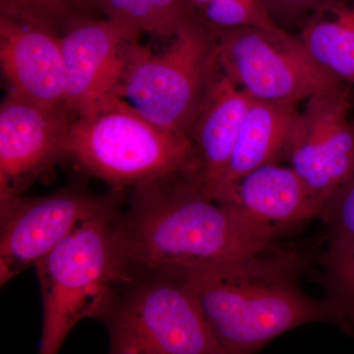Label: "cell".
Segmentation results:
<instances>
[{
  "instance_id": "cell-1",
  "label": "cell",
  "mask_w": 354,
  "mask_h": 354,
  "mask_svg": "<svg viewBox=\"0 0 354 354\" xmlns=\"http://www.w3.org/2000/svg\"><path fill=\"white\" fill-rule=\"evenodd\" d=\"M120 232L132 274L223 264L271 248L277 236L207 196L188 171L132 188Z\"/></svg>"
},
{
  "instance_id": "cell-2",
  "label": "cell",
  "mask_w": 354,
  "mask_h": 354,
  "mask_svg": "<svg viewBox=\"0 0 354 354\" xmlns=\"http://www.w3.org/2000/svg\"><path fill=\"white\" fill-rule=\"evenodd\" d=\"M308 261L299 251L271 247L221 265L164 272L189 288L225 354H257L305 324L337 326L330 302L314 299L300 288Z\"/></svg>"
},
{
  "instance_id": "cell-3",
  "label": "cell",
  "mask_w": 354,
  "mask_h": 354,
  "mask_svg": "<svg viewBox=\"0 0 354 354\" xmlns=\"http://www.w3.org/2000/svg\"><path fill=\"white\" fill-rule=\"evenodd\" d=\"M120 214V205L84 221L35 267L43 300L39 354L59 353L81 320H101L132 278Z\"/></svg>"
},
{
  "instance_id": "cell-4",
  "label": "cell",
  "mask_w": 354,
  "mask_h": 354,
  "mask_svg": "<svg viewBox=\"0 0 354 354\" xmlns=\"http://www.w3.org/2000/svg\"><path fill=\"white\" fill-rule=\"evenodd\" d=\"M65 152L116 190L192 169V144L186 135L156 124L113 95L72 120Z\"/></svg>"
},
{
  "instance_id": "cell-5",
  "label": "cell",
  "mask_w": 354,
  "mask_h": 354,
  "mask_svg": "<svg viewBox=\"0 0 354 354\" xmlns=\"http://www.w3.org/2000/svg\"><path fill=\"white\" fill-rule=\"evenodd\" d=\"M221 70L213 30L195 13L171 46L153 53L133 39L111 95L149 120L189 138L207 91Z\"/></svg>"
},
{
  "instance_id": "cell-6",
  "label": "cell",
  "mask_w": 354,
  "mask_h": 354,
  "mask_svg": "<svg viewBox=\"0 0 354 354\" xmlns=\"http://www.w3.org/2000/svg\"><path fill=\"white\" fill-rule=\"evenodd\" d=\"M100 321L109 354H225L196 298L172 272L134 274Z\"/></svg>"
},
{
  "instance_id": "cell-7",
  "label": "cell",
  "mask_w": 354,
  "mask_h": 354,
  "mask_svg": "<svg viewBox=\"0 0 354 354\" xmlns=\"http://www.w3.org/2000/svg\"><path fill=\"white\" fill-rule=\"evenodd\" d=\"M209 26L221 71L256 101L298 104L344 84L307 55L299 38L253 27Z\"/></svg>"
},
{
  "instance_id": "cell-8",
  "label": "cell",
  "mask_w": 354,
  "mask_h": 354,
  "mask_svg": "<svg viewBox=\"0 0 354 354\" xmlns=\"http://www.w3.org/2000/svg\"><path fill=\"white\" fill-rule=\"evenodd\" d=\"M123 190L95 194L69 183L50 194L0 201V285L55 250L78 225L120 206Z\"/></svg>"
},
{
  "instance_id": "cell-9",
  "label": "cell",
  "mask_w": 354,
  "mask_h": 354,
  "mask_svg": "<svg viewBox=\"0 0 354 354\" xmlns=\"http://www.w3.org/2000/svg\"><path fill=\"white\" fill-rule=\"evenodd\" d=\"M344 84L307 100L291 136L288 160L322 211L354 176V122ZM322 213V212H321Z\"/></svg>"
},
{
  "instance_id": "cell-10",
  "label": "cell",
  "mask_w": 354,
  "mask_h": 354,
  "mask_svg": "<svg viewBox=\"0 0 354 354\" xmlns=\"http://www.w3.org/2000/svg\"><path fill=\"white\" fill-rule=\"evenodd\" d=\"M71 118L7 92L0 106V201L23 196L44 171L66 157Z\"/></svg>"
},
{
  "instance_id": "cell-11",
  "label": "cell",
  "mask_w": 354,
  "mask_h": 354,
  "mask_svg": "<svg viewBox=\"0 0 354 354\" xmlns=\"http://www.w3.org/2000/svg\"><path fill=\"white\" fill-rule=\"evenodd\" d=\"M136 39L138 35L106 18L84 21L60 38L65 111L71 120L111 95L120 76L127 44Z\"/></svg>"
},
{
  "instance_id": "cell-12",
  "label": "cell",
  "mask_w": 354,
  "mask_h": 354,
  "mask_svg": "<svg viewBox=\"0 0 354 354\" xmlns=\"http://www.w3.org/2000/svg\"><path fill=\"white\" fill-rule=\"evenodd\" d=\"M0 64L8 92L44 111L67 114L64 57L57 35L0 15Z\"/></svg>"
},
{
  "instance_id": "cell-13",
  "label": "cell",
  "mask_w": 354,
  "mask_h": 354,
  "mask_svg": "<svg viewBox=\"0 0 354 354\" xmlns=\"http://www.w3.org/2000/svg\"><path fill=\"white\" fill-rule=\"evenodd\" d=\"M252 102V97L235 86L221 69L191 128V176L214 201L223 200L230 162Z\"/></svg>"
},
{
  "instance_id": "cell-14",
  "label": "cell",
  "mask_w": 354,
  "mask_h": 354,
  "mask_svg": "<svg viewBox=\"0 0 354 354\" xmlns=\"http://www.w3.org/2000/svg\"><path fill=\"white\" fill-rule=\"evenodd\" d=\"M223 205L277 234L322 212V205L297 171L279 164L263 165L242 177Z\"/></svg>"
},
{
  "instance_id": "cell-15",
  "label": "cell",
  "mask_w": 354,
  "mask_h": 354,
  "mask_svg": "<svg viewBox=\"0 0 354 354\" xmlns=\"http://www.w3.org/2000/svg\"><path fill=\"white\" fill-rule=\"evenodd\" d=\"M299 113L297 102L253 100L230 162L220 204L228 202L235 184L249 172L288 160L291 136Z\"/></svg>"
},
{
  "instance_id": "cell-16",
  "label": "cell",
  "mask_w": 354,
  "mask_h": 354,
  "mask_svg": "<svg viewBox=\"0 0 354 354\" xmlns=\"http://www.w3.org/2000/svg\"><path fill=\"white\" fill-rule=\"evenodd\" d=\"M299 39L323 71L354 85V0H321Z\"/></svg>"
},
{
  "instance_id": "cell-17",
  "label": "cell",
  "mask_w": 354,
  "mask_h": 354,
  "mask_svg": "<svg viewBox=\"0 0 354 354\" xmlns=\"http://www.w3.org/2000/svg\"><path fill=\"white\" fill-rule=\"evenodd\" d=\"M106 19L141 36L172 37L194 15L187 0H97Z\"/></svg>"
},
{
  "instance_id": "cell-18",
  "label": "cell",
  "mask_w": 354,
  "mask_h": 354,
  "mask_svg": "<svg viewBox=\"0 0 354 354\" xmlns=\"http://www.w3.org/2000/svg\"><path fill=\"white\" fill-rule=\"evenodd\" d=\"M97 0H0V15L62 38L84 21L95 19Z\"/></svg>"
},
{
  "instance_id": "cell-19",
  "label": "cell",
  "mask_w": 354,
  "mask_h": 354,
  "mask_svg": "<svg viewBox=\"0 0 354 354\" xmlns=\"http://www.w3.org/2000/svg\"><path fill=\"white\" fill-rule=\"evenodd\" d=\"M322 285L337 315V326L354 337V239L330 241L322 254Z\"/></svg>"
},
{
  "instance_id": "cell-20",
  "label": "cell",
  "mask_w": 354,
  "mask_h": 354,
  "mask_svg": "<svg viewBox=\"0 0 354 354\" xmlns=\"http://www.w3.org/2000/svg\"><path fill=\"white\" fill-rule=\"evenodd\" d=\"M197 14L214 27H253L276 36L290 35L274 23L263 0H214Z\"/></svg>"
},
{
  "instance_id": "cell-21",
  "label": "cell",
  "mask_w": 354,
  "mask_h": 354,
  "mask_svg": "<svg viewBox=\"0 0 354 354\" xmlns=\"http://www.w3.org/2000/svg\"><path fill=\"white\" fill-rule=\"evenodd\" d=\"M329 241L354 239V176L337 191L320 214Z\"/></svg>"
},
{
  "instance_id": "cell-22",
  "label": "cell",
  "mask_w": 354,
  "mask_h": 354,
  "mask_svg": "<svg viewBox=\"0 0 354 354\" xmlns=\"http://www.w3.org/2000/svg\"><path fill=\"white\" fill-rule=\"evenodd\" d=\"M320 1L321 0H268L264 4L272 18L274 14L277 17L291 19L313 10Z\"/></svg>"
},
{
  "instance_id": "cell-23",
  "label": "cell",
  "mask_w": 354,
  "mask_h": 354,
  "mask_svg": "<svg viewBox=\"0 0 354 354\" xmlns=\"http://www.w3.org/2000/svg\"><path fill=\"white\" fill-rule=\"evenodd\" d=\"M187 1L189 6L192 7L193 10L198 13L201 9L204 8L207 4L214 1V0H187Z\"/></svg>"
},
{
  "instance_id": "cell-24",
  "label": "cell",
  "mask_w": 354,
  "mask_h": 354,
  "mask_svg": "<svg viewBox=\"0 0 354 354\" xmlns=\"http://www.w3.org/2000/svg\"><path fill=\"white\" fill-rule=\"evenodd\" d=\"M266 1H268V0H263V2H266Z\"/></svg>"
},
{
  "instance_id": "cell-25",
  "label": "cell",
  "mask_w": 354,
  "mask_h": 354,
  "mask_svg": "<svg viewBox=\"0 0 354 354\" xmlns=\"http://www.w3.org/2000/svg\"><path fill=\"white\" fill-rule=\"evenodd\" d=\"M353 122H354V120H353Z\"/></svg>"
}]
</instances>
